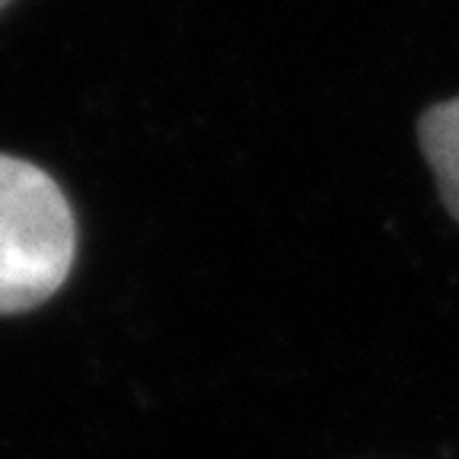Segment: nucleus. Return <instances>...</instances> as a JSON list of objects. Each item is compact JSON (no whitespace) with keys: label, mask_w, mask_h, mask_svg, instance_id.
<instances>
[{"label":"nucleus","mask_w":459,"mask_h":459,"mask_svg":"<svg viewBox=\"0 0 459 459\" xmlns=\"http://www.w3.org/2000/svg\"><path fill=\"white\" fill-rule=\"evenodd\" d=\"M418 143L446 211L459 223V96L424 108L418 118Z\"/></svg>","instance_id":"nucleus-2"},{"label":"nucleus","mask_w":459,"mask_h":459,"mask_svg":"<svg viewBox=\"0 0 459 459\" xmlns=\"http://www.w3.org/2000/svg\"><path fill=\"white\" fill-rule=\"evenodd\" d=\"M74 252L77 227L57 182L0 153V316L26 313L57 294Z\"/></svg>","instance_id":"nucleus-1"},{"label":"nucleus","mask_w":459,"mask_h":459,"mask_svg":"<svg viewBox=\"0 0 459 459\" xmlns=\"http://www.w3.org/2000/svg\"><path fill=\"white\" fill-rule=\"evenodd\" d=\"M7 4H10V0H0V10H4V7H7Z\"/></svg>","instance_id":"nucleus-3"}]
</instances>
